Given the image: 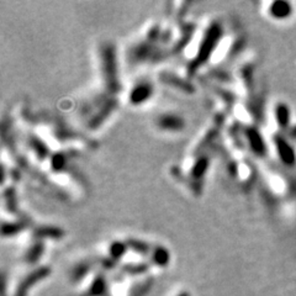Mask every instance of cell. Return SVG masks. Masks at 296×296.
<instances>
[{
    "label": "cell",
    "mask_w": 296,
    "mask_h": 296,
    "mask_svg": "<svg viewBox=\"0 0 296 296\" xmlns=\"http://www.w3.org/2000/svg\"><path fill=\"white\" fill-rule=\"evenodd\" d=\"M152 93H153L152 84L146 82L137 83V84L131 89L130 100L132 101L135 105H139V104H142L144 103V101L150 100Z\"/></svg>",
    "instance_id": "cell-1"
},
{
    "label": "cell",
    "mask_w": 296,
    "mask_h": 296,
    "mask_svg": "<svg viewBox=\"0 0 296 296\" xmlns=\"http://www.w3.org/2000/svg\"><path fill=\"white\" fill-rule=\"evenodd\" d=\"M158 119V117H157ZM157 127H160L163 131H171V132H179L184 127L182 117L173 114H164L157 120Z\"/></svg>",
    "instance_id": "cell-2"
},
{
    "label": "cell",
    "mask_w": 296,
    "mask_h": 296,
    "mask_svg": "<svg viewBox=\"0 0 296 296\" xmlns=\"http://www.w3.org/2000/svg\"><path fill=\"white\" fill-rule=\"evenodd\" d=\"M275 144L278 146V153L280 158L285 164H294L295 163V152H294L293 147L285 141V140L278 137L275 140Z\"/></svg>",
    "instance_id": "cell-3"
},
{
    "label": "cell",
    "mask_w": 296,
    "mask_h": 296,
    "mask_svg": "<svg viewBox=\"0 0 296 296\" xmlns=\"http://www.w3.org/2000/svg\"><path fill=\"white\" fill-rule=\"evenodd\" d=\"M291 13H293L291 4L285 3V1L273 3L270 8H269V14L272 15L274 19H285V17L290 16Z\"/></svg>",
    "instance_id": "cell-4"
},
{
    "label": "cell",
    "mask_w": 296,
    "mask_h": 296,
    "mask_svg": "<svg viewBox=\"0 0 296 296\" xmlns=\"http://www.w3.org/2000/svg\"><path fill=\"white\" fill-rule=\"evenodd\" d=\"M47 273H48V270H46V269H41V270L36 272L33 275H31V277L29 278L28 280H25L24 284L20 286L19 290H17L16 296H25V295H26V290L30 288V285H32L33 282L37 281L38 279H42L44 277H46Z\"/></svg>",
    "instance_id": "cell-5"
},
{
    "label": "cell",
    "mask_w": 296,
    "mask_h": 296,
    "mask_svg": "<svg viewBox=\"0 0 296 296\" xmlns=\"http://www.w3.org/2000/svg\"><path fill=\"white\" fill-rule=\"evenodd\" d=\"M275 116L280 126H288L290 123V110L285 104H279L275 108Z\"/></svg>",
    "instance_id": "cell-6"
},
{
    "label": "cell",
    "mask_w": 296,
    "mask_h": 296,
    "mask_svg": "<svg viewBox=\"0 0 296 296\" xmlns=\"http://www.w3.org/2000/svg\"><path fill=\"white\" fill-rule=\"evenodd\" d=\"M180 296H189V294H182Z\"/></svg>",
    "instance_id": "cell-7"
}]
</instances>
